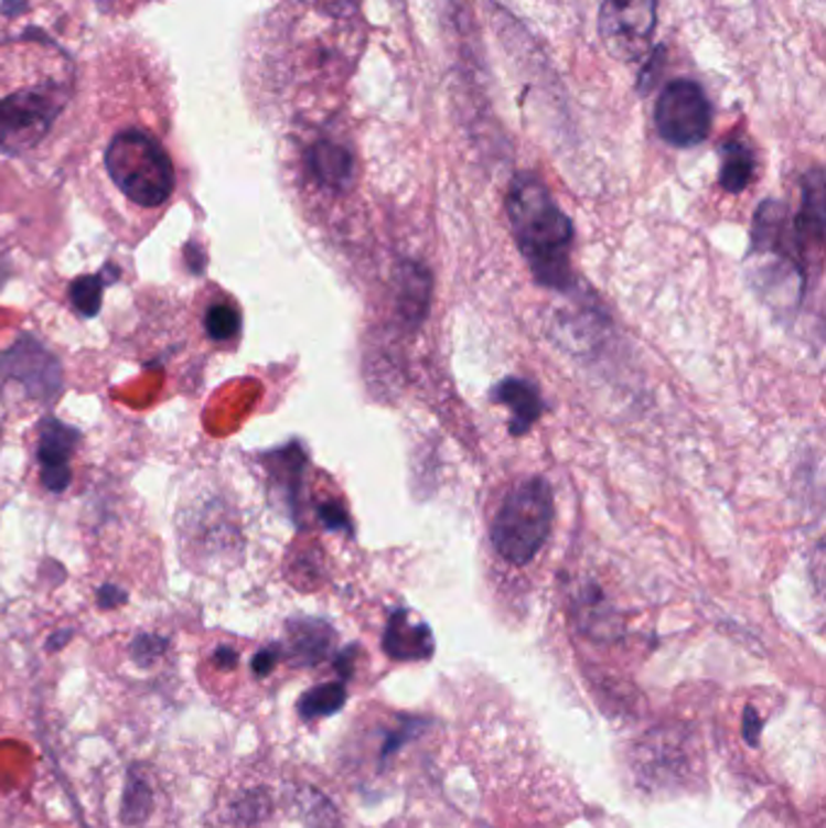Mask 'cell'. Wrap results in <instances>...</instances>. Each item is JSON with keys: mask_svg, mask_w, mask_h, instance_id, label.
<instances>
[{"mask_svg": "<svg viewBox=\"0 0 826 828\" xmlns=\"http://www.w3.org/2000/svg\"><path fill=\"white\" fill-rule=\"evenodd\" d=\"M507 214L516 245L526 257L538 283L548 289H570V247L575 238L572 221L553 200L550 190L534 172L516 175L509 196Z\"/></svg>", "mask_w": 826, "mask_h": 828, "instance_id": "1", "label": "cell"}, {"mask_svg": "<svg viewBox=\"0 0 826 828\" xmlns=\"http://www.w3.org/2000/svg\"><path fill=\"white\" fill-rule=\"evenodd\" d=\"M107 175L129 202L143 208L163 206L175 192V168L151 133L127 129L105 151Z\"/></svg>", "mask_w": 826, "mask_h": 828, "instance_id": "2", "label": "cell"}, {"mask_svg": "<svg viewBox=\"0 0 826 828\" xmlns=\"http://www.w3.org/2000/svg\"><path fill=\"white\" fill-rule=\"evenodd\" d=\"M553 514V490L548 482L544 477L524 480L507 494L492 524L495 550L509 564H528L550 536Z\"/></svg>", "mask_w": 826, "mask_h": 828, "instance_id": "3", "label": "cell"}, {"mask_svg": "<svg viewBox=\"0 0 826 828\" xmlns=\"http://www.w3.org/2000/svg\"><path fill=\"white\" fill-rule=\"evenodd\" d=\"M61 83H24L0 95V151L22 153L42 141L64 109Z\"/></svg>", "mask_w": 826, "mask_h": 828, "instance_id": "4", "label": "cell"}, {"mask_svg": "<svg viewBox=\"0 0 826 828\" xmlns=\"http://www.w3.org/2000/svg\"><path fill=\"white\" fill-rule=\"evenodd\" d=\"M710 103L694 80H672L662 90L655 107L659 136L676 148H690L706 141L710 131Z\"/></svg>", "mask_w": 826, "mask_h": 828, "instance_id": "5", "label": "cell"}, {"mask_svg": "<svg viewBox=\"0 0 826 828\" xmlns=\"http://www.w3.org/2000/svg\"><path fill=\"white\" fill-rule=\"evenodd\" d=\"M657 28V0H603L599 32L611 56L637 61L650 52Z\"/></svg>", "mask_w": 826, "mask_h": 828, "instance_id": "6", "label": "cell"}, {"mask_svg": "<svg viewBox=\"0 0 826 828\" xmlns=\"http://www.w3.org/2000/svg\"><path fill=\"white\" fill-rule=\"evenodd\" d=\"M0 376L18 380L30 398L54 402L64 390V370L58 358L32 335H22L0 354Z\"/></svg>", "mask_w": 826, "mask_h": 828, "instance_id": "7", "label": "cell"}, {"mask_svg": "<svg viewBox=\"0 0 826 828\" xmlns=\"http://www.w3.org/2000/svg\"><path fill=\"white\" fill-rule=\"evenodd\" d=\"M81 443V431L68 427L56 417H44L40 422V437H36V461H40V480L44 490L61 494L66 492L73 473L71 459Z\"/></svg>", "mask_w": 826, "mask_h": 828, "instance_id": "8", "label": "cell"}, {"mask_svg": "<svg viewBox=\"0 0 826 828\" xmlns=\"http://www.w3.org/2000/svg\"><path fill=\"white\" fill-rule=\"evenodd\" d=\"M332 642H335V633L328 623L315 617H293L287 623V645H279L281 659L299 669H308L328 657Z\"/></svg>", "mask_w": 826, "mask_h": 828, "instance_id": "9", "label": "cell"}, {"mask_svg": "<svg viewBox=\"0 0 826 828\" xmlns=\"http://www.w3.org/2000/svg\"><path fill=\"white\" fill-rule=\"evenodd\" d=\"M384 649L390 659L419 662L435 654V635L427 623L412 621L408 611H396L390 615L384 633Z\"/></svg>", "mask_w": 826, "mask_h": 828, "instance_id": "10", "label": "cell"}, {"mask_svg": "<svg viewBox=\"0 0 826 828\" xmlns=\"http://www.w3.org/2000/svg\"><path fill=\"white\" fill-rule=\"evenodd\" d=\"M492 400L509 407V412H512L509 431L514 437H524L526 431L538 422L540 410H544L538 388L532 380H524V378L500 380L497 388L492 390Z\"/></svg>", "mask_w": 826, "mask_h": 828, "instance_id": "11", "label": "cell"}, {"mask_svg": "<svg viewBox=\"0 0 826 828\" xmlns=\"http://www.w3.org/2000/svg\"><path fill=\"white\" fill-rule=\"evenodd\" d=\"M795 247L800 257L807 245L822 247L824 240V178L822 170H812L805 178L803 187V208H800L797 224H795Z\"/></svg>", "mask_w": 826, "mask_h": 828, "instance_id": "12", "label": "cell"}, {"mask_svg": "<svg viewBox=\"0 0 826 828\" xmlns=\"http://www.w3.org/2000/svg\"><path fill=\"white\" fill-rule=\"evenodd\" d=\"M431 301V275L419 262L398 267V311L410 327L422 325Z\"/></svg>", "mask_w": 826, "mask_h": 828, "instance_id": "13", "label": "cell"}, {"mask_svg": "<svg viewBox=\"0 0 826 828\" xmlns=\"http://www.w3.org/2000/svg\"><path fill=\"white\" fill-rule=\"evenodd\" d=\"M308 168H311L313 178L325 184L330 190H344L350 187L354 180V158L342 143L335 141H318L308 151Z\"/></svg>", "mask_w": 826, "mask_h": 828, "instance_id": "14", "label": "cell"}, {"mask_svg": "<svg viewBox=\"0 0 826 828\" xmlns=\"http://www.w3.org/2000/svg\"><path fill=\"white\" fill-rule=\"evenodd\" d=\"M155 811V793L153 785L141 771L139 763H131L125 775V787H121L119 799V821L127 828H139Z\"/></svg>", "mask_w": 826, "mask_h": 828, "instance_id": "15", "label": "cell"}, {"mask_svg": "<svg viewBox=\"0 0 826 828\" xmlns=\"http://www.w3.org/2000/svg\"><path fill=\"white\" fill-rule=\"evenodd\" d=\"M117 279H119V269L115 265H105V269L97 271V275H85V277L73 279L68 287L71 305L76 308L83 318H95L103 308L105 287L107 283H115Z\"/></svg>", "mask_w": 826, "mask_h": 828, "instance_id": "16", "label": "cell"}, {"mask_svg": "<svg viewBox=\"0 0 826 828\" xmlns=\"http://www.w3.org/2000/svg\"><path fill=\"white\" fill-rule=\"evenodd\" d=\"M754 178V153L744 141H727L722 148L720 184L725 192L739 194L749 187Z\"/></svg>", "mask_w": 826, "mask_h": 828, "instance_id": "17", "label": "cell"}, {"mask_svg": "<svg viewBox=\"0 0 826 828\" xmlns=\"http://www.w3.org/2000/svg\"><path fill=\"white\" fill-rule=\"evenodd\" d=\"M344 700H347V688H344V684L330 681V684H320L315 688H308L299 698V702H296V710H299V717L303 722H315V720H323V717L340 712Z\"/></svg>", "mask_w": 826, "mask_h": 828, "instance_id": "18", "label": "cell"}, {"mask_svg": "<svg viewBox=\"0 0 826 828\" xmlns=\"http://www.w3.org/2000/svg\"><path fill=\"white\" fill-rule=\"evenodd\" d=\"M230 821L240 828H250L269 819L272 814V795L267 787L243 789L238 797L230 802Z\"/></svg>", "mask_w": 826, "mask_h": 828, "instance_id": "19", "label": "cell"}, {"mask_svg": "<svg viewBox=\"0 0 826 828\" xmlns=\"http://www.w3.org/2000/svg\"><path fill=\"white\" fill-rule=\"evenodd\" d=\"M204 330L214 342H228L233 337H238V332H240L238 308H233L230 303H214L206 311Z\"/></svg>", "mask_w": 826, "mask_h": 828, "instance_id": "20", "label": "cell"}, {"mask_svg": "<svg viewBox=\"0 0 826 828\" xmlns=\"http://www.w3.org/2000/svg\"><path fill=\"white\" fill-rule=\"evenodd\" d=\"M170 647V639L163 635H153V633H141L131 639L129 645V657L131 662L141 666V669H151V666L163 657Z\"/></svg>", "mask_w": 826, "mask_h": 828, "instance_id": "21", "label": "cell"}, {"mask_svg": "<svg viewBox=\"0 0 826 828\" xmlns=\"http://www.w3.org/2000/svg\"><path fill=\"white\" fill-rule=\"evenodd\" d=\"M281 662V647L279 645H269L260 649L250 662V671L255 678H267L277 669V664Z\"/></svg>", "mask_w": 826, "mask_h": 828, "instance_id": "22", "label": "cell"}, {"mask_svg": "<svg viewBox=\"0 0 826 828\" xmlns=\"http://www.w3.org/2000/svg\"><path fill=\"white\" fill-rule=\"evenodd\" d=\"M318 516H320V521H323V526L330 530H350V518L337 504H323L318 509Z\"/></svg>", "mask_w": 826, "mask_h": 828, "instance_id": "23", "label": "cell"}, {"mask_svg": "<svg viewBox=\"0 0 826 828\" xmlns=\"http://www.w3.org/2000/svg\"><path fill=\"white\" fill-rule=\"evenodd\" d=\"M127 601H129L127 591L115 587V584H105V587L97 589V605H100L103 611L119 609V605H125Z\"/></svg>", "mask_w": 826, "mask_h": 828, "instance_id": "24", "label": "cell"}, {"mask_svg": "<svg viewBox=\"0 0 826 828\" xmlns=\"http://www.w3.org/2000/svg\"><path fill=\"white\" fill-rule=\"evenodd\" d=\"M212 664L216 666L218 671H233L238 666V652L233 649V647H228V645H221L212 654Z\"/></svg>", "mask_w": 826, "mask_h": 828, "instance_id": "25", "label": "cell"}, {"mask_svg": "<svg viewBox=\"0 0 826 828\" xmlns=\"http://www.w3.org/2000/svg\"><path fill=\"white\" fill-rule=\"evenodd\" d=\"M73 635H76V630H71V627L58 630V633H54L52 637L46 639V652L49 654H56L58 649H64L68 645V642L73 639Z\"/></svg>", "mask_w": 826, "mask_h": 828, "instance_id": "26", "label": "cell"}]
</instances>
